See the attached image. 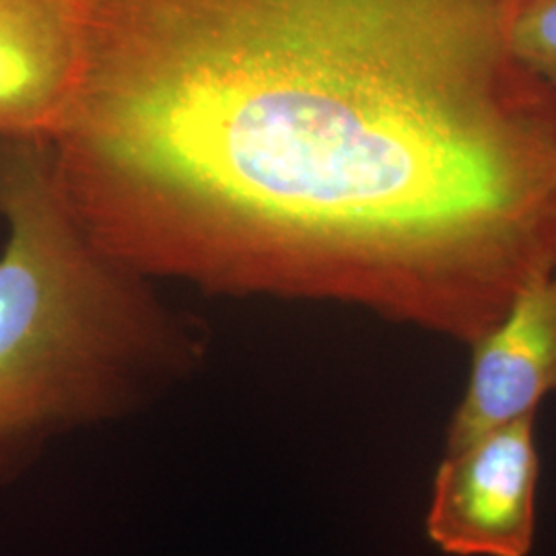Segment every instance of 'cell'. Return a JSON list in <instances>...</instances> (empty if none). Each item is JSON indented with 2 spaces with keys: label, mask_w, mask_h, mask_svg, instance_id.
<instances>
[{
  "label": "cell",
  "mask_w": 556,
  "mask_h": 556,
  "mask_svg": "<svg viewBox=\"0 0 556 556\" xmlns=\"http://www.w3.org/2000/svg\"><path fill=\"white\" fill-rule=\"evenodd\" d=\"M536 420L526 415L445 450L425 517L443 555L530 556L542 470Z\"/></svg>",
  "instance_id": "3957f363"
},
{
  "label": "cell",
  "mask_w": 556,
  "mask_h": 556,
  "mask_svg": "<svg viewBox=\"0 0 556 556\" xmlns=\"http://www.w3.org/2000/svg\"><path fill=\"white\" fill-rule=\"evenodd\" d=\"M0 489L62 439L153 408L208 340L87 233L50 142L0 140Z\"/></svg>",
  "instance_id": "7a4b0ae2"
},
{
  "label": "cell",
  "mask_w": 556,
  "mask_h": 556,
  "mask_svg": "<svg viewBox=\"0 0 556 556\" xmlns=\"http://www.w3.org/2000/svg\"><path fill=\"white\" fill-rule=\"evenodd\" d=\"M509 43L519 62L556 98V0H517Z\"/></svg>",
  "instance_id": "8992f818"
},
{
  "label": "cell",
  "mask_w": 556,
  "mask_h": 556,
  "mask_svg": "<svg viewBox=\"0 0 556 556\" xmlns=\"http://www.w3.org/2000/svg\"><path fill=\"white\" fill-rule=\"evenodd\" d=\"M87 66V0H0V140L56 139Z\"/></svg>",
  "instance_id": "277c9868"
},
{
  "label": "cell",
  "mask_w": 556,
  "mask_h": 556,
  "mask_svg": "<svg viewBox=\"0 0 556 556\" xmlns=\"http://www.w3.org/2000/svg\"><path fill=\"white\" fill-rule=\"evenodd\" d=\"M468 346L470 374L445 429V450L534 415L556 394V262L528 278L497 324Z\"/></svg>",
  "instance_id": "5b68a950"
},
{
  "label": "cell",
  "mask_w": 556,
  "mask_h": 556,
  "mask_svg": "<svg viewBox=\"0 0 556 556\" xmlns=\"http://www.w3.org/2000/svg\"><path fill=\"white\" fill-rule=\"evenodd\" d=\"M50 142L149 278L330 301L472 344L556 262V98L517 0H87Z\"/></svg>",
  "instance_id": "6da1fadb"
}]
</instances>
